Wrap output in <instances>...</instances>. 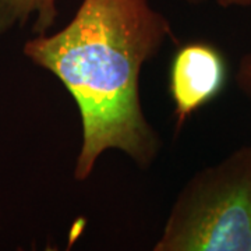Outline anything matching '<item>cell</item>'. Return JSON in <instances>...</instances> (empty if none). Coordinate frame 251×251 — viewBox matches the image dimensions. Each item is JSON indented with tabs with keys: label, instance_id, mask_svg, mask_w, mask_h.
Segmentation results:
<instances>
[{
	"label": "cell",
	"instance_id": "6",
	"mask_svg": "<svg viewBox=\"0 0 251 251\" xmlns=\"http://www.w3.org/2000/svg\"><path fill=\"white\" fill-rule=\"evenodd\" d=\"M216 4L224 7V9H230V7H249L251 6V0H215Z\"/></svg>",
	"mask_w": 251,
	"mask_h": 251
},
{
	"label": "cell",
	"instance_id": "2",
	"mask_svg": "<svg viewBox=\"0 0 251 251\" xmlns=\"http://www.w3.org/2000/svg\"><path fill=\"white\" fill-rule=\"evenodd\" d=\"M153 251H251V145L194 173Z\"/></svg>",
	"mask_w": 251,
	"mask_h": 251
},
{
	"label": "cell",
	"instance_id": "3",
	"mask_svg": "<svg viewBox=\"0 0 251 251\" xmlns=\"http://www.w3.org/2000/svg\"><path fill=\"white\" fill-rule=\"evenodd\" d=\"M226 81L227 64L219 48L202 41L187 42L177 48L168 78L176 133L194 113L222 94Z\"/></svg>",
	"mask_w": 251,
	"mask_h": 251
},
{
	"label": "cell",
	"instance_id": "5",
	"mask_svg": "<svg viewBox=\"0 0 251 251\" xmlns=\"http://www.w3.org/2000/svg\"><path fill=\"white\" fill-rule=\"evenodd\" d=\"M236 82L239 88L251 98V53L243 56L236 72Z\"/></svg>",
	"mask_w": 251,
	"mask_h": 251
},
{
	"label": "cell",
	"instance_id": "1",
	"mask_svg": "<svg viewBox=\"0 0 251 251\" xmlns=\"http://www.w3.org/2000/svg\"><path fill=\"white\" fill-rule=\"evenodd\" d=\"M168 42H176L171 20L150 0H82L60 31L24 44V56L53 74L78 108L75 181L90 179L108 151L143 171L158 159L163 141L145 116L140 84L144 66Z\"/></svg>",
	"mask_w": 251,
	"mask_h": 251
},
{
	"label": "cell",
	"instance_id": "7",
	"mask_svg": "<svg viewBox=\"0 0 251 251\" xmlns=\"http://www.w3.org/2000/svg\"><path fill=\"white\" fill-rule=\"evenodd\" d=\"M181 1H186V3H188V4H194V6H197V4L206 3V1H209V0H181Z\"/></svg>",
	"mask_w": 251,
	"mask_h": 251
},
{
	"label": "cell",
	"instance_id": "4",
	"mask_svg": "<svg viewBox=\"0 0 251 251\" xmlns=\"http://www.w3.org/2000/svg\"><path fill=\"white\" fill-rule=\"evenodd\" d=\"M57 17V0H0V35L24 28L31 20L32 32L46 34Z\"/></svg>",
	"mask_w": 251,
	"mask_h": 251
}]
</instances>
